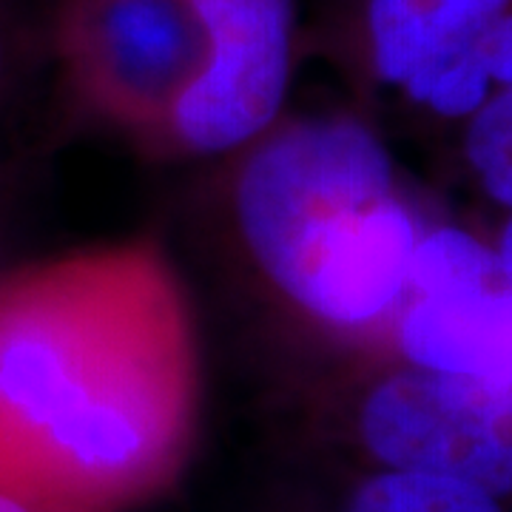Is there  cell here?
Segmentation results:
<instances>
[{
  "mask_svg": "<svg viewBox=\"0 0 512 512\" xmlns=\"http://www.w3.org/2000/svg\"><path fill=\"white\" fill-rule=\"evenodd\" d=\"M202 350L151 239L0 279V495L29 512H131L168 493L200 433Z\"/></svg>",
  "mask_w": 512,
  "mask_h": 512,
  "instance_id": "6da1fadb",
  "label": "cell"
},
{
  "mask_svg": "<svg viewBox=\"0 0 512 512\" xmlns=\"http://www.w3.org/2000/svg\"><path fill=\"white\" fill-rule=\"evenodd\" d=\"M234 217L262 279L345 336L387 339L430 222L384 140L353 114L299 117L248 146Z\"/></svg>",
  "mask_w": 512,
  "mask_h": 512,
  "instance_id": "7a4b0ae2",
  "label": "cell"
},
{
  "mask_svg": "<svg viewBox=\"0 0 512 512\" xmlns=\"http://www.w3.org/2000/svg\"><path fill=\"white\" fill-rule=\"evenodd\" d=\"M322 436L339 461L456 478L512 507V373L382 359L333 402Z\"/></svg>",
  "mask_w": 512,
  "mask_h": 512,
  "instance_id": "3957f363",
  "label": "cell"
},
{
  "mask_svg": "<svg viewBox=\"0 0 512 512\" xmlns=\"http://www.w3.org/2000/svg\"><path fill=\"white\" fill-rule=\"evenodd\" d=\"M49 46L77 106L168 146L208 37L194 0H57Z\"/></svg>",
  "mask_w": 512,
  "mask_h": 512,
  "instance_id": "277c9868",
  "label": "cell"
},
{
  "mask_svg": "<svg viewBox=\"0 0 512 512\" xmlns=\"http://www.w3.org/2000/svg\"><path fill=\"white\" fill-rule=\"evenodd\" d=\"M390 359L450 373H512V214L495 237L430 222L387 330Z\"/></svg>",
  "mask_w": 512,
  "mask_h": 512,
  "instance_id": "5b68a950",
  "label": "cell"
},
{
  "mask_svg": "<svg viewBox=\"0 0 512 512\" xmlns=\"http://www.w3.org/2000/svg\"><path fill=\"white\" fill-rule=\"evenodd\" d=\"M208 52L171 120L168 148L225 154L279 123L296 43L293 0H194Z\"/></svg>",
  "mask_w": 512,
  "mask_h": 512,
  "instance_id": "8992f818",
  "label": "cell"
},
{
  "mask_svg": "<svg viewBox=\"0 0 512 512\" xmlns=\"http://www.w3.org/2000/svg\"><path fill=\"white\" fill-rule=\"evenodd\" d=\"M512 0H362L353 40L365 74L416 109Z\"/></svg>",
  "mask_w": 512,
  "mask_h": 512,
  "instance_id": "52a82bcc",
  "label": "cell"
},
{
  "mask_svg": "<svg viewBox=\"0 0 512 512\" xmlns=\"http://www.w3.org/2000/svg\"><path fill=\"white\" fill-rule=\"evenodd\" d=\"M339 476L302 512H510L495 495L456 478L339 461Z\"/></svg>",
  "mask_w": 512,
  "mask_h": 512,
  "instance_id": "ba28073f",
  "label": "cell"
},
{
  "mask_svg": "<svg viewBox=\"0 0 512 512\" xmlns=\"http://www.w3.org/2000/svg\"><path fill=\"white\" fill-rule=\"evenodd\" d=\"M458 131L464 174L484 200L512 214V86L478 106Z\"/></svg>",
  "mask_w": 512,
  "mask_h": 512,
  "instance_id": "9c48e42d",
  "label": "cell"
},
{
  "mask_svg": "<svg viewBox=\"0 0 512 512\" xmlns=\"http://www.w3.org/2000/svg\"><path fill=\"white\" fill-rule=\"evenodd\" d=\"M20 60V32L15 29V20L0 6V97L6 94L15 69Z\"/></svg>",
  "mask_w": 512,
  "mask_h": 512,
  "instance_id": "30bf717a",
  "label": "cell"
},
{
  "mask_svg": "<svg viewBox=\"0 0 512 512\" xmlns=\"http://www.w3.org/2000/svg\"><path fill=\"white\" fill-rule=\"evenodd\" d=\"M0 512H29V510H23L20 504H15V501H9V498H3V495H0Z\"/></svg>",
  "mask_w": 512,
  "mask_h": 512,
  "instance_id": "8fae6325",
  "label": "cell"
},
{
  "mask_svg": "<svg viewBox=\"0 0 512 512\" xmlns=\"http://www.w3.org/2000/svg\"><path fill=\"white\" fill-rule=\"evenodd\" d=\"M6 274V265H3V245H0V279Z\"/></svg>",
  "mask_w": 512,
  "mask_h": 512,
  "instance_id": "7c38bea8",
  "label": "cell"
}]
</instances>
